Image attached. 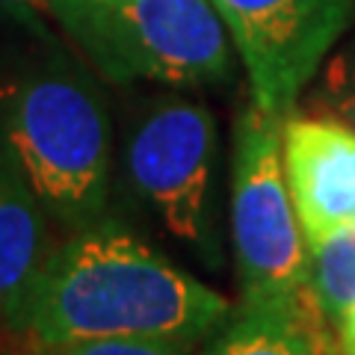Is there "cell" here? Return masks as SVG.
<instances>
[{"label": "cell", "instance_id": "obj_8", "mask_svg": "<svg viewBox=\"0 0 355 355\" xmlns=\"http://www.w3.org/2000/svg\"><path fill=\"white\" fill-rule=\"evenodd\" d=\"M51 254L42 202L21 172L0 166V323L18 335Z\"/></svg>", "mask_w": 355, "mask_h": 355}, {"label": "cell", "instance_id": "obj_5", "mask_svg": "<svg viewBox=\"0 0 355 355\" xmlns=\"http://www.w3.org/2000/svg\"><path fill=\"white\" fill-rule=\"evenodd\" d=\"M128 169L160 225L216 261V119L187 98H157L130 130Z\"/></svg>", "mask_w": 355, "mask_h": 355}, {"label": "cell", "instance_id": "obj_7", "mask_svg": "<svg viewBox=\"0 0 355 355\" xmlns=\"http://www.w3.org/2000/svg\"><path fill=\"white\" fill-rule=\"evenodd\" d=\"M282 160L308 246L355 225V128L335 116H284Z\"/></svg>", "mask_w": 355, "mask_h": 355}, {"label": "cell", "instance_id": "obj_1", "mask_svg": "<svg viewBox=\"0 0 355 355\" xmlns=\"http://www.w3.org/2000/svg\"><path fill=\"white\" fill-rule=\"evenodd\" d=\"M231 302L116 222H92L53 249L24 320L33 349L142 338L175 347L214 338Z\"/></svg>", "mask_w": 355, "mask_h": 355}, {"label": "cell", "instance_id": "obj_10", "mask_svg": "<svg viewBox=\"0 0 355 355\" xmlns=\"http://www.w3.org/2000/svg\"><path fill=\"white\" fill-rule=\"evenodd\" d=\"M308 293L329 329L355 302V225L340 228L311 246Z\"/></svg>", "mask_w": 355, "mask_h": 355}, {"label": "cell", "instance_id": "obj_12", "mask_svg": "<svg viewBox=\"0 0 355 355\" xmlns=\"http://www.w3.org/2000/svg\"><path fill=\"white\" fill-rule=\"evenodd\" d=\"M33 355H187L184 347L142 338H95V340H69L53 347H36Z\"/></svg>", "mask_w": 355, "mask_h": 355}, {"label": "cell", "instance_id": "obj_13", "mask_svg": "<svg viewBox=\"0 0 355 355\" xmlns=\"http://www.w3.org/2000/svg\"><path fill=\"white\" fill-rule=\"evenodd\" d=\"M335 338V355H355V302L343 311V317L331 329Z\"/></svg>", "mask_w": 355, "mask_h": 355}, {"label": "cell", "instance_id": "obj_11", "mask_svg": "<svg viewBox=\"0 0 355 355\" xmlns=\"http://www.w3.org/2000/svg\"><path fill=\"white\" fill-rule=\"evenodd\" d=\"M311 113L335 116L355 128V33L340 39L314 77L308 95Z\"/></svg>", "mask_w": 355, "mask_h": 355}, {"label": "cell", "instance_id": "obj_3", "mask_svg": "<svg viewBox=\"0 0 355 355\" xmlns=\"http://www.w3.org/2000/svg\"><path fill=\"white\" fill-rule=\"evenodd\" d=\"M53 12L116 83L214 86L231 77V39L210 0H53Z\"/></svg>", "mask_w": 355, "mask_h": 355}, {"label": "cell", "instance_id": "obj_9", "mask_svg": "<svg viewBox=\"0 0 355 355\" xmlns=\"http://www.w3.org/2000/svg\"><path fill=\"white\" fill-rule=\"evenodd\" d=\"M205 355H335V338L317 308L240 305L214 331Z\"/></svg>", "mask_w": 355, "mask_h": 355}, {"label": "cell", "instance_id": "obj_6", "mask_svg": "<svg viewBox=\"0 0 355 355\" xmlns=\"http://www.w3.org/2000/svg\"><path fill=\"white\" fill-rule=\"evenodd\" d=\"M246 69L252 104L291 116L335 44L355 0H210Z\"/></svg>", "mask_w": 355, "mask_h": 355}, {"label": "cell", "instance_id": "obj_4", "mask_svg": "<svg viewBox=\"0 0 355 355\" xmlns=\"http://www.w3.org/2000/svg\"><path fill=\"white\" fill-rule=\"evenodd\" d=\"M282 128L284 119L258 104H249L234 125L231 237L240 305L284 308L311 302V246L287 190Z\"/></svg>", "mask_w": 355, "mask_h": 355}, {"label": "cell", "instance_id": "obj_2", "mask_svg": "<svg viewBox=\"0 0 355 355\" xmlns=\"http://www.w3.org/2000/svg\"><path fill=\"white\" fill-rule=\"evenodd\" d=\"M3 139L44 210L86 228L104 216L110 125L101 101L69 74H39L3 98Z\"/></svg>", "mask_w": 355, "mask_h": 355}]
</instances>
